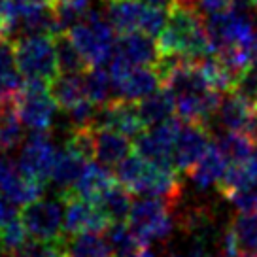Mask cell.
Wrapping results in <instances>:
<instances>
[{"mask_svg":"<svg viewBox=\"0 0 257 257\" xmlns=\"http://www.w3.org/2000/svg\"><path fill=\"white\" fill-rule=\"evenodd\" d=\"M161 55L180 53V55L199 61L214 53L212 42L202 21V16L195 8L174 4L169 12V21L157 40Z\"/></svg>","mask_w":257,"mask_h":257,"instance_id":"1","label":"cell"},{"mask_svg":"<svg viewBox=\"0 0 257 257\" xmlns=\"http://www.w3.org/2000/svg\"><path fill=\"white\" fill-rule=\"evenodd\" d=\"M68 36L89 66L108 64L115 48V29L100 12L85 10L80 21L68 31Z\"/></svg>","mask_w":257,"mask_h":257,"instance_id":"2","label":"cell"},{"mask_svg":"<svg viewBox=\"0 0 257 257\" xmlns=\"http://www.w3.org/2000/svg\"><path fill=\"white\" fill-rule=\"evenodd\" d=\"M14 51L19 72L25 80H42L51 83L59 74L55 53V36L29 34L14 40Z\"/></svg>","mask_w":257,"mask_h":257,"instance_id":"3","label":"cell"},{"mask_svg":"<svg viewBox=\"0 0 257 257\" xmlns=\"http://www.w3.org/2000/svg\"><path fill=\"white\" fill-rule=\"evenodd\" d=\"M170 212H172L170 202L155 197H142L133 201L127 217L128 227L137 233L144 246L152 242H165L172 236L176 227V217Z\"/></svg>","mask_w":257,"mask_h":257,"instance_id":"4","label":"cell"},{"mask_svg":"<svg viewBox=\"0 0 257 257\" xmlns=\"http://www.w3.org/2000/svg\"><path fill=\"white\" fill-rule=\"evenodd\" d=\"M64 212H66V197H49L36 199L25 204L21 210V221L31 238L48 244H64Z\"/></svg>","mask_w":257,"mask_h":257,"instance_id":"5","label":"cell"},{"mask_svg":"<svg viewBox=\"0 0 257 257\" xmlns=\"http://www.w3.org/2000/svg\"><path fill=\"white\" fill-rule=\"evenodd\" d=\"M17 110L23 127L29 131H49L57 115V102L49 93V83L42 80H25L16 95Z\"/></svg>","mask_w":257,"mask_h":257,"instance_id":"6","label":"cell"},{"mask_svg":"<svg viewBox=\"0 0 257 257\" xmlns=\"http://www.w3.org/2000/svg\"><path fill=\"white\" fill-rule=\"evenodd\" d=\"M182 119L170 117L159 125H152L150 131H142L135 142V152L146 161L165 167H174V144Z\"/></svg>","mask_w":257,"mask_h":257,"instance_id":"7","label":"cell"},{"mask_svg":"<svg viewBox=\"0 0 257 257\" xmlns=\"http://www.w3.org/2000/svg\"><path fill=\"white\" fill-rule=\"evenodd\" d=\"M57 150L49 140L48 131H32V135L25 140L23 148L17 157V167L23 174L46 184L51 176V169L55 163Z\"/></svg>","mask_w":257,"mask_h":257,"instance_id":"8","label":"cell"},{"mask_svg":"<svg viewBox=\"0 0 257 257\" xmlns=\"http://www.w3.org/2000/svg\"><path fill=\"white\" fill-rule=\"evenodd\" d=\"M66 212H64V236L80 233H104L112 225L98 202L85 201L72 193H66Z\"/></svg>","mask_w":257,"mask_h":257,"instance_id":"9","label":"cell"},{"mask_svg":"<svg viewBox=\"0 0 257 257\" xmlns=\"http://www.w3.org/2000/svg\"><path fill=\"white\" fill-rule=\"evenodd\" d=\"M212 135L208 125L182 121L174 144V169L178 172H189L212 146Z\"/></svg>","mask_w":257,"mask_h":257,"instance_id":"10","label":"cell"},{"mask_svg":"<svg viewBox=\"0 0 257 257\" xmlns=\"http://www.w3.org/2000/svg\"><path fill=\"white\" fill-rule=\"evenodd\" d=\"M42 182L27 176L17 167V161L0 155V193H4L17 206H25L36 201L44 191Z\"/></svg>","mask_w":257,"mask_h":257,"instance_id":"11","label":"cell"},{"mask_svg":"<svg viewBox=\"0 0 257 257\" xmlns=\"http://www.w3.org/2000/svg\"><path fill=\"white\" fill-rule=\"evenodd\" d=\"M161 51L153 36L142 31H133L121 34L115 40V48L110 59H115L127 66H153L159 61Z\"/></svg>","mask_w":257,"mask_h":257,"instance_id":"12","label":"cell"},{"mask_svg":"<svg viewBox=\"0 0 257 257\" xmlns=\"http://www.w3.org/2000/svg\"><path fill=\"white\" fill-rule=\"evenodd\" d=\"M95 127L113 128L128 138H137L146 128L138 112V104L131 100H112L104 106H98Z\"/></svg>","mask_w":257,"mask_h":257,"instance_id":"13","label":"cell"},{"mask_svg":"<svg viewBox=\"0 0 257 257\" xmlns=\"http://www.w3.org/2000/svg\"><path fill=\"white\" fill-rule=\"evenodd\" d=\"M113 83H115L117 100H131V102L142 100L144 96L152 95L153 91H157L163 85L159 74L153 66L152 68L150 66H131L119 76H115Z\"/></svg>","mask_w":257,"mask_h":257,"instance_id":"14","label":"cell"},{"mask_svg":"<svg viewBox=\"0 0 257 257\" xmlns=\"http://www.w3.org/2000/svg\"><path fill=\"white\" fill-rule=\"evenodd\" d=\"M87 163L89 161L85 157H81L80 153L74 152L72 148H68L64 144L63 150H57L49 182L53 184V187L61 195H66V193H70L74 189V185L78 182V178L81 176V172H83Z\"/></svg>","mask_w":257,"mask_h":257,"instance_id":"15","label":"cell"},{"mask_svg":"<svg viewBox=\"0 0 257 257\" xmlns=\"http://www.w3.org/2000/svg\"><path fill=\"white\" fill-rule=\"evenodd\" d=\"M93 142H95V159L106 167H115L135 148L128 137L106 127H93Z\"/></svg>","mask_w":257,"mask_h":257,"instance_id":"16","label":"cell"},{"mask_svg":"<svg viewBox=\"0 0 257 257\" xmlns=\"http://www.w3.org/2000/svg\"><path fill=\"white\" fill-rule=\"evenodd\" d=\"M115 182H117V180H115V174H112L106 165H102V163H91V161H89L70 193L76 195V197L85 199V201L98 202L100 197H102Z\"/></svg>","mask_w":257,"mask_h":257,"instance_id":"17","label":"cell"},{"mask_svg":"<svg viewBox=\"0 0 257 257\" xmlns=\"http://www.w3.org/2000/svg\"><path fill=\"white\" fill-rule=\"evenodd\" d=\"M227 167H229V163L223 157V153L212 142V146L199 159V163L187 172V176L199 191H208L210 187H217L221 178L225 176Z\"/></svg>","mask_w":257,"mask_h":257,"instance_id":"18","label":"cell"},{"mask_svg":"<svg viewBox=\"0 0 257 257\" xmlns=\"http://www.w3.org/2000/svg\"><path fill=\"white\" fill-rule=\"evenodd\" d=\"M251 113H253V106L248 104L236 93L229 91L225 96H221V102L217 106L214 119L225 131H246L251 119Z\"/></svg>","mask_w":257,"mask_h":257,"instance_id":"19","label":"cell"},{"mask_svg":"<svg viewBox=\"0 0 257 257\" xmlns=\"http://www.w3.org/2000/svg\"><path fill=\"white\" fill-rule=\"evenodd\" d=\"M85 74V72H83ZM78 72H59L49 83V93L61 110H68L87 98L85 78Z\"/></svg>","mask_w":257,"mask_h":257,"instance_id":"20","label":"cell"},{"mask_svg":"<svg viewBox=\"0 0 257 257\" xmlns=\"http://www.w3.org/2000/svg\"><path fill=\"white\" fill-rule=\"evenodd\" d=\"M138 112H140V117H142L146 127L159 125L163 121L174 117V112H176L174 95L170 93V89L163 85L161 89L153 91L152 95L138 100Z\"/></svg>","mask_w":257,"mask_h":257,"instance_id":"21","label":"cell"},{"mask_svg":"<svg viewBox=\"0 0 257 257\" xmlns=\"http://www.w3.org/2000/svg\"><path fill=\"white\" fill-rule=\"evenodd\" d=\"M23 140V123L16 96L0 98V152H12Z\"/></svg>","mask_w":257,"mask_h":257,"instance_id":"22","label":"cell"},{"mask_svg":"<svg viewBox=\"0 0 257 257\" xmlns=\"http://www.w3.org/2000/svg\"><path fill=\"white\" fill-rule=\"evenodd\" d=\"M253 184H257V150L248 159L229 163V167L225 170V176L217 184V191L223 197H227L231 193L249 187Z\"/></svg>","mask_w":257,"mask_h":257,"instance_id":"23","label":"cell"},{"mask_svg":"<svg viewBox=\"0 0 257 257\" xmlns=\"http://www.w3.org/2000/svg\"><path fill=\"white\" fill-rule=\"evenodd\" d=\"M214 248H219L214 236L180 231V238L169 242L167 257H214Z\"/></svg>","mask_w":257,"mask_h":257,"instance_id":"24","label":"cell"},{"mask_svg":"<svg viewBox=\"0 0 257 257\" xmlns=\"http://www.w3.org/2000/svg\"><path fill=\"white\" fill-rule=\"evenodd\" d=\"M23 74L19 72L16 61L14 42L8 38L0 40V98L16 96L23 85Z\"/></svg>","mask_w":257,"mask_h":257,"instance_id":"25","label":"cell"},{"mask_svg":"<svg viewBox=\"0 0 257 257\" xmlns=\"http://www.w3.org/2000/svg\"><path fill=\"white\" fill-rule=\"evenodd\" d=\"M214 144L217 150L223 153L227 163L248 159L249 155L255 153V140L249 137L246 131H221L214 138Z\"/></svg>","mask_w":257,"mask_h":257,"instance_id":"26","label":"cell"},{"mask_svg":"<svg viewBox=\"0 0 257 257\" xmlns=\"http://www.w3.org/2000/svg\"><path fill=\"white\" fill-rule=\"evenodd\" d=\"M68 257H113V251L102 233H80L64 240Z\"/></svg>","mask_w":257,"mask_h":257,"instance_id":"27","label":"cell"},{"mask_svg":"<svg viewBox=\"0 0 257 257\" xmlns=\"http://www.w3.org/2000/svg\"><path fill=\"white\" fill-rule=\"evenodd\" d=\"M229 233L233 234L234 246L240 255H255L257 253V212L244 214L238 212L229 223Z\"/></svg>","mask_w":257,"mask_h":257,"instance_id":"28","label":"cell"},{"mask_svg":"<svg viewBox=\"0 0 257 257\" xmlns=\"http://www.w3.org/2000/svg\"><path fill=\"white\" fill-rule=\"evenodd\" d=\"M144 4L137 0H112L108 6V19L115 32L125 34L140 29V19H142Z\"/></svg>","mask_w":257,"mask_h":257,"instance_id":"29","label":"cell"},{"mask_svg":"<svg viewBox=\"0 0 257 257\" xmlns=\"http://www.w3.org/2000/svg\"><path fill=\"white\" fill-rule=\"evenodd\" d=\"M85 78V91L87 98H91L95 104L104 106L112 100H117L115 95V83L110 70H104V66H91L83 74Z\"/></svg>","mask_w":257,"mask_h":257,"instance_id":"30","label":"cell"},{"mask_svg":"<svg viewBox=\"0 0 257 257\" xmlns=\"http://www.w3.org/2000/svg\"><path fill=\"white\" fill-rule=\"evenodd\" d=\"M55 53H57V64H59V72H87L89 66L87 61L83 59L80 49L74 46L70 40L68 32H61L55 36Z\"/></svg>","mask_w":257,"mask_h":257,"instance_id":"31","label":"cell"},{"mask_svg":"<svg viewBox=\"0 0 257 257\" xmlns=\"http://www.w3.org/2000/svg\"><path fill=\"white\" fill-rule=\"evenodd\" d=\"M100 208L104 210V214L110 217V221H125L128 217L131 206H133V199H131V191L125 185H121L119 182L108 189V191L100 197Z\"/></svg>","mask_w":257,"mask_h":257,"instance_id":"32","label":"cell"},{"mask_svg":"<svg viewBox=\"0 0 257 257\" xmlns=\"http://www.w3.org/2000/svg\"><path fill=\"white\" fill-rule=\"evenodd\" d=\"M106 233H108V244L113 251V257H131L140 248H144L137 233L123 221H113L106 229Z\"/></svg>","mask_w":257,"mask_h":257,"instance_id":"33","label":"cell"},{"mask_svg":"<svg viewBox=\"0 0 257 257\" xmlns=\"http://www.w3.org/2000/svg\"><path fill=\"white\" fill-rule=\"evenodd\" d=\"M96 112H98V104H95L91 98H83V100L78 102L76 106L68 108V110H64L70 131H78V128H93L95 127Z\"/></svg>","mask_w":257,"mask_h":257,"instance_id":"34","label":"cell"},{"mask_svg":"<svg viewBox=\"0 0 257 257\" xmlns=\"http://www.w3.org/2000/svg\"><path fill=\"white\" fill-rule=\"evenodd\" d=\"M233 93H236V95L242 96L248 104L257 108V63H251L248 68L238 76V80L234 83Z\"/></svg>","mask_w":257,"mask_h":257,"instance_id":"35","label":"cell"},{"mask_svg":"<svg viewBox=\"0 0 257 257\" xmlns=\"http://www.w3.org/2000/svg\"><path fill=\"white\" fill-rule=\"evenodd\" d=\"M167 21H169V14L165 12V8H155V6H146L144 4V12H142L138 31L146 32L153 38H159V34L167 27Z\"/></svg>","mask_w":257,"mask_h":257,"instance_id":"36","label":"cell"},{"mask_svg":"<svg viewBox=\"0 0 257 257\" xmlns=\"http://www.w3.org/2000/svg\"><path fill=\"white\" fill-rule=\"evenodd\" d=\"M225 199L233 202V206L238 210V212H244V214L257 212V184L231 193V195H227Z\"/></svg>","mask_w":257,"mask_h":257,"instance_id":"37","label":"cell"},{"mask_svg":"<svg viewBox=\"0 0 257 257\" xmlns=\"http://www.w3.org/2000/svg\"><path fill=\"white\" fill-rule=\"evenodd\" d=\"M234 0H197V12L204 14V17L216 16L233 6Z\"/></svg>","mask_w":257,"mask_h":257,"instance_id":"38","label":"cell"},{"mask_svg":"<svg viewBox=\"0 0 257 257\" xmlns=\"http://www.w3.org/2000/svg\"><path fill=\"white\" fill-rule=\"evenodd\" d=\"M16 206L17 204H14V202L10 201L4 193H0V227H4L8 221L16 219L17 217Z\"/></svg>","mask_w":257,"mask_h":257,"instance_id":"39","label":"cell"},{"mask_svg":"<svg viewBox=\"0 0 257 257\" xmlns=\"http://www.w3.org/2000/svg\"><path fill=\"white\" fill-rule=\"evenodd\" d=\"M40 257H68L64 251V244H51Z\"/></svg>","mask_w":257,"mask_h":257,"instance_id":"40","label":"cell"},{"mask_svg":"<svg viewBox=\"0 0 257 257\" xmlns=\"http://www.w3.org/2000/svg\"><path fill=\"white\" fill-rule=\"evenodd\" d=\"M146 6H155V8H172L176 4V0H142Z\"/></svg>","mask_w":257,"mask_h":257,"instance_id":"41","label":"cell"},{"mask_svg":"<svg viewBox=\"0 0 257 257\" xmlns=\"http://www.w3.org/2000/svg\"><path fill=\"white\" fill-rule=\"evenodd\" d=\"M246 133L257 142V108H253V113H251V119H249V123H248Z\"/></svg>","mask_w":257,"mask_h":257,"instance_id":"42","label":"cell"},{"mask_svg":"<svg viewBox=\"0 0 257 257\" xmlns=\"http://www.w3.org/2000/svg\"><path fill=\"white\" fill-rule=\"evenodd\" d=\"M70 4H72L76 10H80V12H85L89 8V4H91V0H68Z\"/></svg>","mask_w":257,"mask_h":257,"instance_id":"43","label":"cell"},{"mask_svg":"<svg viewBox=\"0 0 257 257\" xmlns=\"http://www.w3.org/2000/svg\"><path fill=\"white\" fill-rule=\"evenodd\" d=\"M131 257H155V253H153L150 248H146V246H144V248H140L135 255H131Z\"/></svg>","mask_w":257,"mask_h":257,"instance_id":"44","label":"cell"},{"mask_svg":"<svg viewBox=\"0 0 257 257\" xmlns=\"http://www.w3.org/2000/svg\"><path fill=\"white\" fill-rule=\"evenodd\" d=\"M178 4H182V6H189V8H195L197 10V0H176Z\"/></svg>","mask_w":257,"mask_h":257,"instance_id":"45","label":"cell"},{"mask_svg":"<svg viewBox=\"0 0 257 257\" xmlns=\"http://www.w3.org/2000/svg\"><path fill=\"white\" fill-rule=\"evenodd\" d=\"M253 63H257V38H255V44H253Z\"/></svg>","mask_w":257,"mask_h":257,"instance_id":"46","label":"cell"},{"mask_svg":"<svg viewBox=\"0 0 257 257\" xmlns=\"http://www.w3.org/2000/svg\"><path fill=\"white\" fill-rule=\"evenodd\" d=\"M246 2H248L249 6H253V8L257 6V0H246Z\"/></svg>","mask_w":257,"mask_h":257,"instance_id":"47","label":"cell"},{"mask_svg":"<svg viewBox=\"0 0 257 257\" xmlns=\"http://www.w3.org/2000/svg\"><path fill=\"white\" fill-rule=\"evenodd\" d=\"M2 38H4V34H2V29H0V40H2Z\"/></svg>","mask_w":257,"mask_h":257,"instance_id":"48","label":"cell"},{"mask_svg":"<svg viewBox=\"0 0 257 257\" xmlns=\"http://www.w3.org/2000/svg\"><path fill=\"white\" fill-rule=\"evenodd\" d=\"M242 257H257V253H255V255H242Z\"/></svg>","mask_w":257,"mask_h":257,"instance_id":"49","label":"cell"},{"mask_svg":"<svg viewBox=\"0 0 257 257\" xmlns=\"http://www.w3.org/2000/svg\"><path fill=\"white\" fill-rule=\"evenodd\" d=\"M106 2H112V0H106Z\"/></svg>","mask_w":257,"mask_h":257,"instance_id":"50","label":"cell"},{"mask_svg":"<svg viewBox=\"0 0 257 257\" xmlns=\"http://www.w3.org/2000/svg\"><path fill=\"white\" fill-rule=\"evenodd\" d=\"M255 10H257V6H255Z\"/></svg>","mask_w":257,"mask_h":257,"instance_id":"51","label":"cell"}]
</instances>
